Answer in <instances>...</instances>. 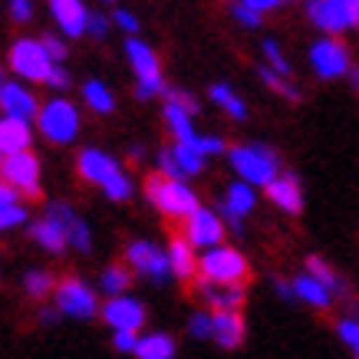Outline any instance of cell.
Wrapping results in <instances>:
<instances>
[{
	"mask_svg": "<svg viewBox=\"0 0 359 359\" xmlns=\"http://www.w3.org/2000/svg\"><path fill=\"white\" fill-rule=\"evenodd\" d=\"M257 76H261V83L267 89H271V93H277V96H283L287 99V102H300V89L294 86V83H290V79H283V76H277V73H273L271 66H261V69H257Z\"/></svg>",
	"mask_w": 359,
	"mask_h": 359,
	"instance_id": "1f68e13d",
	"label": "cell"
},
{
	"mask_svg": "<svg viewBox=\"0 0 359 359\" xmlns=\"http://www.w3.org/2000/svg\"><path fill=\"white\" fill-rule=\"evenodd\" d=\"M99 313H102V320H106L116 333H139V330L145 327V320H149L145 304L135 300V297H129V294L106 300V306H102Z\"/></svg>",
	"mask_w": 359,
	"mask_h": 359,
	"instance_id": "7c38bea8",
	"label": "cell"
},
{
	"mask_svg": "<svg viewBox=\"0 0 359 359\" xmlns=\"http://www.w3.org/2000/svg\"><path fill=\"white\" fill-rule=\"evenodd\" d=\"M273 287H277V294H280V297H287V300H297V297H294V280H277Z\"/></svg>",
	"mask_w": 359,
	"mask_h": 359,
	"instance_id": "f907efd6",
	"label": "cell"
},
{
	"mask_svg": "<svg viewBox=\"0 0 359 359\" xmlns=\"http://www.w3.org/2000/svg\"><path fill=\"white\" fill-rule=\"evenodd\" d=\"M201 294H205V300L215 310L211 313H241V304H244V290H221V287H208V283H201Z\"/></svg>",
	"mask_w": 359,
	"mask_h": 359,
	"instance_id": "484cf974",
	"label": "cell"
},
{
	"mask_svg": "<svg viewBox=\"0 0 359 359\" xmlns=\"http://www.w3.org/2000/svg\"><path fill=\"white\" fill-rule=\"evenodd\" d=\"M337 333H339V339L353 349V356L359 359V320H353V316H349V320H339Z\"/></svg>",
	"mask_w": 359,
	"mask_h": 359,
	"instance_id": "f35d334b",
	"label": "cell"
},
{
	"mask_svg": "<svg viewBox=\"0 0 359 359\" xmlns=\"http://www.w3.org/2000/svg\"><path fill=\"white\" fill-rule=\"evenodd\" d=\"M175 353H178V346L168 333H149L139 339V349H135L139 359H175Z\"/></svg>",
	"mask_w": 359,
	"mask_h": 359,
	"instance_id": "d4e9b609",
	"label": "cell"
},
{
	"mask_svg": "<svg viewBox=\"0 0 359 359\" xmlns=\"http://www.w3.org/2000/svg\"><path fill=\"white\" fill-rule=\"evenodd\" d=\"M99 283H102V290L109 297H126L132 287V273L122 267V264H112V267H106L102 271V277H99Z\"/></svg>",
	"mask_w": 359,
	"mask_h": 359,
	"instance_id": "f546056e",
	"label": "cell"
},
{
	"mask_svg": "<svg viewBox=\"0 0 359 359\" xmlns=\"http://www.w3.org/2000/svg\"><path fill=\"white\" fill-rule=\"evenodd\" d=\"M126 261H129L132 271L152 277L155 283H165L172 277V264H168V254L162 248H155L152 241H132L129 250H126Z\"/></svg>",
	"mask_w": 359,
	"mask_h": 359,
	"instance_id": "5bb4252c",
	"label": "cell"
},
{
	"mask_svg": "<svg viewBox=\"0 0 359 359\" xmlns=\"http://www.w3.org/2000/svg\"><path fill=\"white\" fill-rule=\"evenodd\" d=\"M0 112L4 119H17V122H30L40 116V102L33 96V89H27L23 83H4L0 93Z\"/></svg>",
	"mask_w": 359,
	"mask_h": 359,
	"instance_id": "2e32d148",
	"label": "cell"
},
{
	"mask_svg": "<svg viewBox=\"0 0 359 359\" xmlns=\"http://www.w3.org/2000/svg\"><path fill=\"white\" fill-rule=\"evenodd\" d=\"M56 320H60V310H43V313H40V323H46V327H50V323H56Z\"/></svg>",
	"mask_w": 359,
	"mask_h": 359,
	"instance_id": "f5cc1de1",
	"label": "cell"
},
{
	"mask_svg": "<svg viewBox=\"0 0 359 359\" xmlns=\"http://www.w3.org/2000/svg\"><path fill=\"white\" fill-rule=\"evenodd\" d=\"M349 79H353V86L359 89V69H353V73H349Z\"/></svg>",
	"mask_w": 359,
	"mask_h": 359,
	"instance_id": "db71d44e",
	"label": "cell"
},
{
	"mask_svg": "<svg viewBox=\"0 0 359 359\" xmlns=\"http://www.w3.org/2000/svg\"><path fill=\"white\" fill-rule=\"evenodd\" d=\"M310 66H313V73L320 79L333 83V79H343L353 73V56H349L346 43L327 36V40H316L310 46Z\"/></svg>",
	"mask_w": 359,
	"mask_h": 359,
	"instance_id": "30bf717a",
	"label": "cell"
},
{
	"mask_svg": "<svg viewBox=\"0 0 359 359\" xmlns=\"http://www.w3.org/2000/svg\"><path fill=\"white\" fill-rule=\"evenodd\" d=\"M228 162L231 168L238 172V178L244 185H271L273 178L280 175V155L261 145V142H254V145H231L228 149Z\"/></svg>",
	"mask_w": 359,
	"mask_h": 359,
	"instance_id": "7a4b0ae2",
	"label": "cell"
},
{
	"mask_svg": "<svg viewBox=\"0 0 359 359\" xmlns=\"http://www.w3.org/2000/svg\"><path fill=\"white\" fill-rule=\"evenodd\" d=\"M165 122H168V129H172V135H175V145H191V149H195L198 132H195V126H191V112H185L182 106L165 102Z\"/></svg>",
	"mask_w": 359,
	"mask_h": 359,
	"instance_id": "cb8c5ba5",
	"label": "cell"
},
{
	"mask_svg": "<svg viewBox=\"0 0 359 359\" xmlns=\"http://www.w3.org/2000/svg\"><path fill=\"white\" fill-rule=\"evenodd\" d=\"M23 290L33 300H46L50 294H56V280L50 271H27L23 273Z\"/></svg>",
	"mask_w": 359,
	"mask_h": 359,
	"instance_id": "4dcf8cb0",
	"label": "cell"
},
{
	"mask_svg": "<svg viewBox=\"0 0 359 359\" xmlns=\"http://www.w3.org/2000/svg\"><path fill=\"white\" fill-rule=\"evenodd\" d=\"M158 175H165V178H175V182H182V172H178V165H175L172 149L158 152Z\"/></svg>",
	"mask_w": 359,
	"mask_h": 359,
	"instance_id": "ee69618b",
	"label": "cell"
},
{
	"mask_svg": "<svg viewBox=\"0 0 359 359\" xmlns=\"http://www.w3.org/2000/svg\"><path fill=\"white\" fill-rule=\"evenodd\" d=\"M306 17L316 30L337 40L343 30L359 27V0H313L306 4Z\"/></svg>",
	"mask_w": 359,
	"mask_h": 359,
	"instance_id": "8992f818",
	"label": "cell"
},
{
	"mask_svg": "<svg viewBox=\"0 0 359 359\" xmlns=\"http://www.w3.org/2000/svg\"><path fill=\"white\" fill-rule=\"evenodd\" d=\"M76 221V211L69 205H50V211H46V218L33 221L30 228V238L40 244L43 250H50V254H60V250L69 248V224Z\"/></svg>",
	"mask_w": 359,
	"mask_h": 359,
	"instance_id": "ba28073f",
	"label": "cell"
},
{
	"mask_svg": "<svg viewBox=\"0 0 359 359\" xmlns=\"http://www.w3.org/2000/svg\"><path fill=\"white\" fill-rule=\"evenodd\" d=\"M69 248L83 250V254L93 248V231H89V224L83 218H76L73 224H69Z\"/></svg>",
	"mask_w": 359,
	"mask_h": 359,
	"instance_id": "8d00e7d4",
	"label": "cell"
},
{
	"mask_svg": "<svg viewBox=\"0 0 359 359\" xmlns=\"http://www.w3.org/2000/svg\"><path fill=\"white\" fill-rule=\"evenodd\" d=\"M36 129L46 142L53 145H69L76 142L79 135V109L69 102V99H50L40 106V116H36Z\"/></svg>",
	"mask_w": 359,
	"mask_h": 359,
	"instance_id": "277c9868",
	"label": "cell"
},
{
	"mask_svg": "<svg viewBox=\"0 0 359 359\" xmlns=\"http://www.w3.org/2000/svg\"><path fill=\"white\" fill-rule=\"evenodd\" d=\"M11 205H20V191L11 188L7 182H0V208H11Z\"/></svg>",
	"mask_w": 359,
	"mask_h": 359,
	"instance_id": "681fc988",
	"label": "cell"
},
{
	"mask_svg": "<svg viewBox=\"0 0 359 359\" xmlns=\"http://www.w3.org/2000/svg\"><path fill=\"white\" fill-rule=\"evenodd\" d=\"M231 13H234V20H238L241 27H248V30H257V27L264 23V13L254 7V0H241V4H234Z\"/></svg>",
	"mask_w": 359,
	"mask_h": 359,
	"instance_id": "e575fe53",
	"label": "cell"
},
{
	"mask_svg": "<svg viewBox=\"0 0 359 359\" xmlns=\"http://www.w3.org/2000/svg\"><path fill=\"white\" fill-rule=\"evenodd\" d=\"M50 13L66 36H83L89 30V13L93 11H86V4H79V0H53Z\"/></svg>",
	"mask_w": 359,
	"mask_h": 359,
	"instance_id": "d6986e66",
	"label": "cell"
},
{
	"mask_svg": "<svg viewBox=\"0 0 359 359\" xmlns=\"http://www.w3.org/2000/svg\"><path fill=\"white\" fill-rule=\"evenodd\" d=\"M211 99H215L221 109L228 112L231 119H244V116H248V106H244V99H241L231 86H224V83H215V86H211Z\"/></svg>",
	"mask_w": 359,
	"mask_h": 359,
	"instance_id": "f1b7e54d",
	"label": "cell"
},
{
	"mask_svg": "<svg viewBox=\"0 0 359 359\" xmlns=\"http://www.w3.org/2000/svg\"><path fill=\"white\" fill-rule=\"evenodd\" d=\"M76 168L89 185H99V188H106L112 178L122 175V165L109 152H102V149H83L76 158Z\"/></svg>",
	"mask_w": 359,
	"mask_h": 359,
	"instance_id": "9a60e30c",
	"label": "cell"
},
{
	"mask_svg": "<svg viewBox=\"0 0 359 359\" xmlns=\"http://www.w3.org/2000/svg\"><path fill=\"white\" fill-rule=\"evenodd\" d=\"M33 129L30 122H17V119H0V155L11 158V155L30 152Z\"/></svg>",
	"mask_w": 359,
	"mask_h": 359,
	"instance_id": "44dd1931",
	"label": "cell"
},
{
	"mask_svg": "<svg viewBox=\"0 0 359 359\" xmlns=\"http://www.w3.org/2000/svg\"><path fill=\"white\" fill-rule=\"evenodd\" d=\"M112 23H116V27H119L122 33H129V40L135 36V33H139V27H142L139 17H135L132 11H122V7H119L116 13H112Z\"/></svg>",
	"mask_w": 359,
	"mask_h": 359,
	"instance_id": "7bdbcfd3",
	"label": "cell"
},
{
	"mask_svg": "<svg viewBox=\"0 0 359 359\" xmlns=\"http://www.w3.org/2000/svg\"><path fill=\"white\" fill-rule=\"evenodd\" d=\"M23 221H30V215H27V208H23V205L0 208V231H13V228H20Z\"/></svg>",
	"mask_w": 359,
	"mask_h": 359,
	"instance_id": "74e56055",
	"label": "cell"
},
{
	"mask_svg": "<svg viewBox=\"0 0 359 359\" xmlns=\"http://www.w3.org/2000/svg\"><path fill=\"white\" fill-rule=\"evenodd\" d=\"M250 277L248 257L234 248H215L201 254L198 264V280L208 287H221V290H244Z\"/></svg>",
	"mask_w": 359,
	"mask_h": 359,
	"instance_id": "6da1fadb",
	"label": "cell"
},
{
	"mask_svg": "<svg viewBox=\"0 0 359 359\" xmlns=\"http://www.w3.org/2000/svg\"><path fill=\"white\" fill-rule=\"evenodd\" d=\"M294 297L297 300H304V304L316 306V310H327V306H333V290H330L327 283H320L316 277H310V273H300V277H294Z\"/></svg>",
	"mask_w": 359,
	"mask_h": 359,
	"instance_id": "603a6c76",
	"label": "cell"
},
{
	"mask_svg": "<svg viewBox=\"0 0 359 359\" xmlns=\"http://www.w3.org/2000/svg\"><path fill=\"white\" fill-rule=\"evenodd\" d=\"M261 53H264V60H267V66H271L277 76H283V79H290L294 76V66L287 63V56H283V50L273 40H264L261 43Z\"/></svg>",
	"mask_w": 359,
	"mask_h": 359,
	"instance_id": "836d02e7",
	"label": "cell"
},
{
	"mask_svg": "<svg viewBox=\"0 0 359 359\" xmlns=\"http://www.w3.org/2000/svg\"><path fill=\"white\" fill-rule=\"evenodd\" d=\"M185 241L191 248H224V221H221L218 211L211 208H198L195 215L185 221Z\"/></svg>",
	"mask_w": 359,
	"mask_h": 359,
	"instance_id": "4fadbf2b",
	"label": "cell"
},
{
	"mask_svg": "<svg viewBox=\"0 0 359 359\" xmlns=\"http://www.w3.org/2000/svg\"><path fill=\"white\" fill-rule=\"evenodd\" d=\"M126 56H129L132 69H135V76H139V86H135V96L139 99H152V96H165V79H162V63H158V53H155L152 46L139 40V36H132L126 40Z\"/></svg>",
	"mask_w": 359,
	"mask_h": 359,
	"instance_id": "5b68a950",
	"label": "cell"
},
{
	"mask_svg": "<svg viewBox=\"0 0 359 359\" xmlns=\"http://www.w3.org/2000/svg\"><path fill=\"white\" fill-rule=\"evenodd\" d=\"M195 149H198L201 155H205V158H211V155H221V152H228L224 139H218V135H198Z\"/></svg>",
	"mask_w": 359,
	"mask_h": 359,
	"instance_id": "b9f144b4",
	"label": "cell"
},
{
	"mask_svg": "<svg viewBox=\"0 0 359 359\" xmlns=\"http://www.w3.org/2000/svg\"><path fill=\"white\" fill-rule=\"evenodd\" d=\"M83 96H86V106L96 112V116H109V112L116 109V99H112L109 86L99 83V79H89L86 86H83Z\"/></svg>",
	"mask_w": 359,
	"mask_h": 359,
	"instance_id": "4316f807",
	"label": "cell"
},
{
	"mask_svg": "<svg viewBox=\"0 0 359 359\" xmlns=\"http://www.w3.org/2000/svg\"><path fill=\"white\" fill-rule=\"evenodd\" d=\"M53 304L60 310V316H69V320H93L99 310L96 290L89 283H83L79 277H63L56 283Z\"/></svg>",
	"mask_w": 359,
	"mask_h": 359,
	"instance_id": "9c48e42d",
	"label": "cell"
},
{
	"mask_svg": "<svg viewBox=\"0 0 359 359\" xmlns=\"http://www.w3.org/2000/svg\"><path fill=\"white\" fill-rule=\"evenodd\" d=\"M0 165H4V155H0Z\"/></svg>",
	"mask_w": 359,
	"mask_h": 359,
	"instance_id": "9f6ffc18",
	"label": "cell"
},
{
	"mask_svg": "<svg viewBox=\"0 0 359 359\" xmlns=\"http://www.w3.org/2000/svg\"><path fill=\"white\" fill-rule=\"evenodd\" d=\"M11 20L13 23H30L33 20V4L30 0H13L11 4Z\"/></svg>",
	"mask_w": 359,
	"mask_h": 359,
	"instance_id": "bcb514c9",
	"label": "cell"
},
{
	"mask_svg": "<svg viewBox=\"0 0 359 359\" xmlns=\"http://www.w3.org/2000/svg\"><path fill=\"white\" fill-rule=\"evenodd\" d=\"M188 333L195 339H211V333H215V320H211V313L208 310H198V313L188 316Z\"/></svg>",
	"mask_w": 359,
	"mask_h": 359,
	"instance_id": "d590c367",
	"label": "cell"
},
{
	"mask_svg": "<svg viewBox=\"0 0 359 359\" xmlns=\"http://www.w3.org/2000/svg\"><path fill=\"white\" fill-rule=\"evenodd\" d=\"M40 43H43L46 56H50V60H53L56 66H63V63H66V56H69V46H66L63 40H60V36H53V33H43V40H40Z\"/></svg>",
	"mask_w": 359,
	"mask_h": 359,
	"instance_id": "ab89813d",
	"label": "cell"
},
{
	"mask_svg": "<svg viewBox=\"0 0 359 359\" xmlns=\"http://www.w3.org/2000/svg\"><path fill=\"white\" fill-rule=\"evenodd\" d=\"M168 264H172V277L175 280H195L198 277V254L195 248L188 244L185 238H172V244H168Z\"/></svg>",
	"mask_w": 359,
	"mask_h": 359,
	"instance_id": "7402d4cb",
	"label": "cell"
},
{
	"mask_svg": "<svg viewBox=\"0 0 359 359\" xmlns=\"http://www.w3.org/2000/svg\"><path fill=\"white\" fill-rule=\"evenodd\" d=\"M257 208V195H254V188L244 185V182H234V185H228V191H224V198H221V221H228L234 231H241V221L248 218L250 211Z\"/></svg>",
	"mask_w": 359,
	"mask_h": 359,
	"instance_id": "e0dca14e",
	"label": "cell"
},
{
	"mask_svg": "<svg viewBox=\"0 0 359 359\" xmlns=\"http://www.w3.org/2000/svg\"><path fill=\"white\" fill-rule=\"evenodd\" d=\"M254 7H257L261 13H267V11H277V7H280V0H254Z\"/></svg>",
	"mask_w": 359,
	"mask_h": 359,
	"instance_id": "816d5d0a",
	"label": "cell"
},
{
	"mask_svg": "<svg viewBox=\"0 0 359 359\" xmlns=\"http://www.w3.org/2000/svg\"><path fill=\"white\" fill-rule=\"evenodd\" d=\"M165 102H172V106H182V109L185 112H191V116H195L198 112V99L195 96H188L185 89H165Z\"/></svg>",
	"mask_w": 359,
	"mask_h": 359,
	"instance_id": "60d3db41",
	"label": "cell"
},
{
	"mask_svg": "<svg viewBox=\"0 0 359 359\" xmlns=\"http://www.w3.org/2000/svg\"><path fill=\"white\" fill-rule=\"evenodd\" d=\"M145 195L152 201L165 218H191L198 208V195L185 182H175V178H165V175H149L145 178Z\"/></svg>",
	"mask_w": 359,
	"mask_h": 359,
	"instance_id": "3957f363",
	"label": "cell"
},
{
	"mask_svg": "<svg viewBox=\"0 0 359 359\" xmlns=\"http://www.w3.org/2000/svg\"><path fill=\"white\" fill-rule=\"evenodd\" d=\"M109 17H102V13H89V36H96V40H102L106 33H109Z\"/></svg>",
	"mask_w": 359,
	"mask_h": 359,
	"instance_id": "7dc6e473",
	"label": "cell"
},
{
	"mask_svg": "<svg viewBox=\"0 0 359 359\" xmlns=\"http://www.w3.org/2000/svg\"><path fill=\"white\" fill-rule=\"evenodd\" d=\"M0 182H7L11 188H17L20 195L27 198H40L43 188H40V158L33 152H20L4 158L0 165Z\"/></svg>",
	"mask_w": 359,
	"mask_h": 359,
	"instance_id": "8fae6325",
	"label": "cell"
},
{
	"mask_svg": "<svg viewBox=\"0 0 359 359\" xmlns=\"http://www.w3.org/2000/svg\"><path fill=\"white\" fill-rule=\"evenodd\" d=\"M139 333H116V337H112V346L119 349V353H132V356H135V349H139Z\"/></svg>",
	"mask_w": 359,
	"mask_h": 359,
	"instance_id": "f6af8a7d",
	"label": "cell"
},
{
	"mask_svg": "<svg viewBox=\"0 0 359 359\" xmlns=\"http://www.w3.org/2000/svg\"><path fill=\"white\" fill-rule=\"evenodd\" d=\"M4 83H7V79H4V69H0V93H4Z\"/></svg>",
	"mask_w": 359,
	"mask_h": 359,
	"instance_id": "11a10c76",
	"label": "cell"
},
{
	"mask_svg": "<svg viewBox=\"0 0 359 359\" xmlns=\"http://www.w3.org/2000/svg\"><path fill=\"white\" fill-rule=\"evenodd\" d=\"M46 86L69 89V69H66V66H53V73H50V79H46Z\"/></svg>",
	"mask_w": 359,
	"mask_h": 359,
	"instance_id": "c3c4849f",
	"label": "cell"
},
{
	"mask_svg": "<svg viewBox=\"0 0 359 359\" xmlns=\"http://www.w3.org/2000/svg\"><path fill=\"white\" fill-rule=\"evenodd\" d=\"M264 195L271 198V205H277L287 215H300L304 211V188L297 175H277L271 185L264 188Z\"/></svg>",
	"mask_w": 359,
	"mask_h": 359,
	"instance_id": "ac0fdd59",
	"label": "cell"
},
{
	"mask_svg": "<svg viewBox=\"0 0 359 359\" xmlns=\"http://www.w3.org/2000/svg\"><path fill=\"white\" fill-rule=\"evenodd\" d=\"M172 155H175V165H178V172H182V182L191 178V175H201L205 172V155L191 149V145H172Z\"/></svg>",
	"mask_w": 359,
	"mask_h": 359,
	"instance_id": "83f0119b",
	"label": "cell"
},
{
	"mask_svg": "<svg viewBox=\"0 0 359 359\" xmlns=\"http://www.w3.org/2000/svg\"><path fill=\"white\" fill-rule=\"evenodd\" d=\"M211 320H215V333H211V339L218 343L221 349H238L241 343H244V337H248V323H244V316L241 313H211Z\"/></svg>",
	"mask_w": 359,
	"mask_h": 359,
	"instance_id": "ffe728a7",
	"label": "cell"
},
{
	"mask_svg": "<svg viewBox=\"0 0 359 359\" xmlns=\"http://www.w3.org/2000/svg\"><path fill=\"white\" fill-rule=\"evenodd\" d=\"M7 63H11V69L23 83H46L56 66L53 60L46 56L43 43H40V40H30V36H27V40H17V43L11 46Z\"/></svg>",
	"mask_w": 359,
	"mask_h": 359,
	"instance_id": "52a82bcc",
	"label": "cell"
},
{
	"mask_svg": "<svg viewBox=\"0 0 359 359\" xmlns=\"http://www.w3.org/2000/svg\"><path fill=\"white\" fill-rule=\"evenodd\" d=\"M306 273H310V277H316L320 283H327L333 294H337V290H343V283H339L337 271H333L323 257H316V254H313V257H306Z\"/></svg>",
	"mask_w": 359,
	"mask_h": 359,
	"instance_id": "d6a6232c",
	"label": "cell"
}]
</instances>
